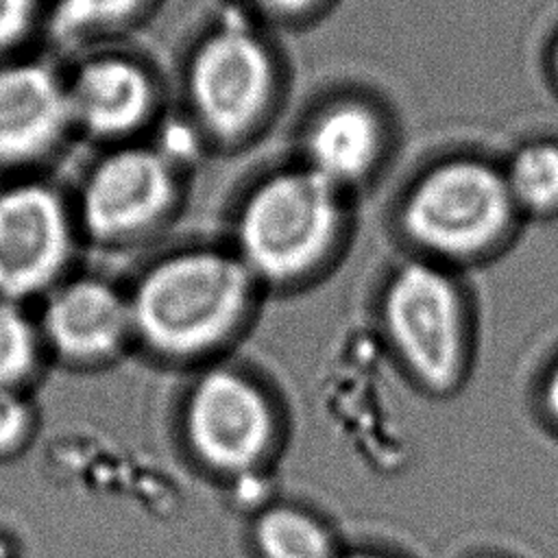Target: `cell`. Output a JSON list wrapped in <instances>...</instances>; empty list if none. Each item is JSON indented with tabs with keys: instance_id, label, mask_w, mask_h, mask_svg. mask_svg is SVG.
<instances>
[{
	"instance_id": "cell-13",
	"label": "cell",
	"mask_w": 558,
	"mask_h": 558,
	"mask_svg": "<svg viewBox=\"0 0 558 558\" xmlns=\"http://www.w3.org/2000/svg\"><path fill=\"white\" fill-rule=\"evenodd\" d=\"M159 0H46L44 33L57 48L85 52L140 26Z\"/></svg>"
},
{
	"instance_id": "cell-21",
	"label": "cell",
	"mask_w": 558,
	"mask_h": 558,
	"mask_svg": "<svg viewBox=\"0 0 558 558\" xmlns=\"http://www.w3.org/2000/svg\"><path fill=\"white\" fill-rule=\"evenodd\" d=\"M549 65H551V72H554V76L558 81V37H556V41L551 46V52H549Z\"/></svg>"
},
{
	"instance_id": "cell-2",
	"label": "cell",
	"mask_w": 558,
	"mask_h": 558,
	"mask_svg": "<svg viewBox=\"0 0 558 558\" xmlns=\"http://www.w3.org/2000/svg\"><path fill=\"white\" fill-rule=\"evenodd\" d=\"M126 294L135 342L163 360L201 362L251 325L264 290L227 242H190L148 259Z\"/></svg>"
},
{
	"instance_id": "cell-11",
	"label": "cell",
	"mask_w": 558,
	"mask_h": 558,
	"mask_svg": "<svg viewBox=\"0 0 558 558\" xmlns=\"http://www.w3.org/2000/svg\"><path fill=\"white\" fill-rule=\"evenodd\" d=\"M74 137L63 70L44 57L0 63V170L33 174Z\"/></svg>"
},
{
	"instance_id": "cell-3",
	"label": "cell",
	"mask_w": 558,
	"mask_h": 558,
	"mask_svg": "<svg viewBox=\"0 0 558 558\" xmlns=\"http://www.w3.org/2000/svg\"><path fill=\"white\" fill-rule=\"evenodd\" d=\"M392 218L408 255L458 272L493 262L523 220L501 163L471 150L421 166L403 185Z\"/></svg>"
},
{
	"instance_id": "cell-17",
	"label": "cell",
	"mask_w": 558,
	"mask_h": 558,
	"mask_svg": "<svg viewBox=\"0 0 558 558\" xmlns=\"http://www.w3.org/2000/svg\"><path fill=\"white\" fill-rule=\"evenodd\" d=\"M44 9L46 0H0V63L26 54L44 33Z\"/></svg>"
},
{
	"instance_id": "cell-4",
	"label": "cell",
	"mask_w": 558,
	"mask_h": 558,
	"mask_svg": "<svg viewBox=\"0 0 558 558\" xmlns=\"http://www.w3.org/2000/svg\"><path fill=\"white\" fill-rule=\"evenodd\" d=\"M181 85L185 118L205 148L231 153L257 142L277 120L286 65L266 26L233 7L190 46Z\"/></svg>"
},
{
	"instance_id": "cell-15",
	"label": "cell",
	"mask_w": 558,
	"mask_h": 558,
	"mask_svg": "<svg viewBox=\"0 0 558 558\" xmlns=\"http://www.w3.org/2000/svg\"><path fill=\"white\" fill-rule=\"evenodd\" d=\"M253 541L262 558H338L327 527L296 506L266 508L253 525Z\"/></svg>"
},
{
	"instance_id": "cell-18",
	"label": "cell",
	"mask_w": 558,
	"mask_h": 558,
	"mask_svg": "<svg viewBox=\"0 0 558 558\" xmlns=\"http://www.w3.org/2000/svg\"><path fill=\"white\" fill-rule=\"evenodd\" d=\"M338 0H233V7L262 26L305 28L323 20Z\"/></svg>"
},
{
	"instance_id": "cell-8",
	"label": "cell",
	"mask_w": 558,
	"mask_h": 558,
	"mask_svg": "<svg viewBox=\"0 0 558 558\" xmlns=\"http://www.w3.org/2000/svg\"><path fill=\"white\" fill-rule=\"evenodd\" d=\"M63 81L74 135L98 148L140 142L159 122L161 83L140 54L116 46L78 52Z\"/></svg>"
},
{
	"instance_id": "cell-22",
	"label": "cell",
	"mask_w": 558,
	"mask_h": 558,
	"mask_svg": "<svg viewBox=\"0 0 558 558\" xmlns=\"http://www.w3.org/2000/svg\"><path fill=\"white\" fill-rule=\"evenodd\" d=\"M338 558H384L377 554H366V551H357V554H349V556H338Z\"/></svg>"
},
{
	"instance_id": "cell-19",
	"label": "cell",
	"mask_w": 558,
	"mask_h": 558,
	"mask_svg": "<svg viewBox=\"0 0 558 558\" xmlns=\"http://www.w3.org/2000/svg\"><path fill=\"white\" fill-rule=\"evenodd\" d=\"M26 427V408L13 388H0V449L13 445Z\"/></svg>"
},
{
	"instance_id": "cell-16",
	"label": "cell",
	"mask_w": 558,
	"mask_h": 558,
	"mask_svg": "<svg viewBox=\"0 0 558 558\" xmlns=\"http://www.w3.org/2000/svg\"><path fill=\"white\" fill-rule=\"evenodd\" d=\"M44 340L28 305L0 299V388L17 386L37 364Z\"/></svg>"
},
{
	"instance_id": "cell-7",
	"label": "cell",
	"mask_w": 558,
	"mask_h": 558,
	"mask_svg": "<svg viewBox=\"0 0 558 558\" xmlns=\"http://www.w3.org/2000/svg\"><path fill=\"white\" fill-rule=\"evenodd\" d=\"M83 235L72 198L22 174L0 185V299L33 303L74 272Z\"/></svg>"
},
{
	"instance_id": "cell-20",
	"label": "cell",
	"mask_w": 558,
	"mask_h": 558,
	"mask_svg": "<svg viewBox=\"0 0 558 558\" xmlns=\"http://www.w3.org/2000/svg\"><path fill=\"white\" fill-rule=\"evenodd\" d=\"M545 401H547L549 412L558 418V364L551 368V373H549V377H547Z\"/></svg>"
},
{
	"instance_id": "cell-1",
	"label": "cell",
	"mask_w": 558,
	"mask_h": 558,
	"mask_svg": "<svg viewBox=\"0 0 558 558\" xmlns=\"http://www.w3.org/2000/svg\"><path fill=\"white\" fill-rule=\"evenodd\" d=\"M351 235L353 196L290 159L240 192L227 244L264 294H292L325 279Z\"/></svg>"
},
{
	"instance_id": "cell-9",
	"label": "cell",
	"mask_w": 558,
	"mask_h": 558,
	"mask_svg": "<svg viewBox=\"0 0 558 558\" xmlns=\"http://www.w3.org/2000/svg\"><path fill=\"white\" fill-rule=\"evenodd\" d=\"M183 427L203 464L227 475L255 471L275 438V412L264 388L233 366L216 364L192 384Z\"/></svg>"
},
{
	"instance_id": "cell-6",
	"label": "cell",
	"mask_w": 558,
	"mask_h": 558,
	"mask_svg": "<svg viewBox=\"0 0 558 558\" xmlns=\"http://www.w3.org/2000/svg\"><path fill=\"white\" fill-rule=\"evenodd\" d=\"M185 166L150 140L100 148L70 194L83 242L107 251L140 246L181 211Z\"/></svg>"
},
{
	"instance_id": "cell-12",
	"label": "cell",
	"mask_w": 558,
	"mask_h": 558,
	"mask_svg": "<svg viewBox=\"0 0 558 558\" xmlns=\"http://www.w3.org/2000/svg\"><path fill=\"white\" fill-rule=\"evenodd\" d=\"M44 347L81 364L111 360L133 340L126 286L98 272H72L37 301Z\"/></svg>"
},
{
	"instance_id": "cell-5",
	"label": "cell",
	"mask_w": 558,
	"mask_h": 558,
	"mask_svg": "<svg viewBox=\"0 0 558 558\" xmlns=\"http://www.w3.org/2000/svg\"><path fill=\"white\" fill-rule=\"evenodd\" d=\"M377 318L392 355L416 384L438 395L462 384L473 307L458 270L405 255L379 286Z\"/></svg>"
},
{
	"instance_id": "cell-10",
	"label": "cell",
	"mask_w": 558,
	"mask_h": 558,
	"mask_svg": "<svg viewBox=\"0 0 558 558\" xmlns=\"http://www.w3.org/2000/svg\"><path fill=\"white\" fill-rule=\"evenodd\" d=\"M392 142L390 116L377 100L336 92L301 120L294 159L355 198L381 174Z\"/></svg>"
},
{
	"instance_id": "cell-14",
	"label": "cell",
	"mask_w": 558,
	"mask_h": 558,
	"mask_svg": "<svg viewBox=\"0 0 558 558\" xmlns=\"http://www.w3.org/2000/svg\"><path fill=\"white\" fill-rule=\"evenodd\" d=\"M499 163L521 218H545L558 211V142L527 140Z\"/></svg>"
}]
</instances>
